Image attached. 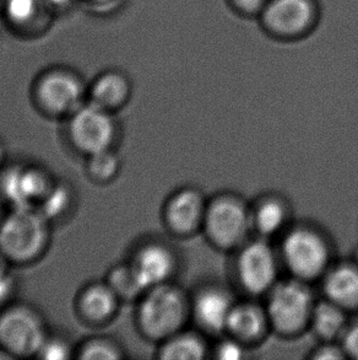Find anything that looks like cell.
<instances>
[{"label": "cell", "instance_id": "cell-19", "mask_svg": "<svg viewBox=\"0 0 358 360\" xmlns=\"http://www.w3.org/2000/svg\"><path fill=\"white\" fill-rule=\"evenodd\" d=\"M205 356V346L198 337L177 335L161 348L160 356L167 360H199Z\"/></svg>", "mask_w": 358, "mask_h": 360}, {"label": "cell", "instance_id": "cell-3", "mask_svg": "<svg viewBox=\"0 0 358 360\" xmlns=\"http://www.w3.org/2000/svg\"><path fill=\"white\" fill-rule=\"evenodd\" d=\"M320 18L317 0H269L259 19L275 39L295 41L315 29Z\"/></svg>", "mask_w": 358, "mask_h": 360}, {"label": "cell", "instance_id": "cell-8", "mask_svg": "<svg viewBox=\"0 0 358 360\" xmlns=\"http://www.w3.org/2000/svg\"><path fill=\"white\" fill-rule=\"evenodd\" d=\"M252 224L246 207L236 200L223 198L206 208L204 225L210 239L223 248L242 241Z\"/></svg>", "mask_w": 358, "mask_h": 360}, {"label": "cell", "instance_id": "cell-22", "mask_svg": "<svg viewBox=\"0 0 358 360\" xmlns=\"http://www.w3.org/2000/svg\"><path fill=\"white\" fill-rule=\"evenodd\" d=\"M258 231L264 236H272L280 231L286 221V210L279 200H269L258 207L252 218Z\"/></svg>", "mask_w": 358, "mask_h": 360}, {"label": "cell", "instance_id": "cell-16", "mask_svg": "<svg viewBox=\"0 0 358 360\" xmlns=\"http://www.w3.org/2000/svg\"><path fill=\"white\" fill-rule=\"evenodd\" d=\"M131 95V85L124 75L119 73H106L97 79L91 90V103L105 108L107 111H114L121 108Z\"/></svg>", "mask_w": 358, "mask_h": 360}, {"label": "cell", "instance_id": "cell-10", "mask_svg": "<svg viewBox=\"0 0 358 360\" xmlns=\"http://www.w3.org/2000/svg\"><path fill=\"white\" fill-rule=\"evenodd\" d=\"M36 95L39 105L51 115H73L83 100V85L75 75L52 72L39 80Z\"/></svg>", "mask_w": 358, "mask_h": 360}, {"label": "cell", "instance_id": "cell-21", "mask_svg": "<svg viewBox=\"0 0 358 360\" xmlns=\"http://www.w3.org/2000/svg\"><path fill=\"white\" fill-rule=\"evenodd\" d=\"M312 321L317 333L325 338H331L339 332L343 331L345 326V316L340 310L338 304L323 302L313 309Z\"/></svg>", "mask_w": 358, "mask_h": 360}, {"label": "cell", "instance_id": "cell-28", "mask_svg": "<svg viewBox=\"0 0 358 360\" xmlns=\"http://www.w3.org/2000/svg\"><path fill=\"white\" fill-rule=\"evenodd\" d=\"M236 13L242 16H260L269 0H228Z\"/></svg>", "mask_w": 358, "mask_h": 360}, {"label": "cell", "instance_id": "cell-32", "mask_svg": "<svg viewBox=\"0 0 358 360\" xmlns=\"http://www.w3.org/2000/svg\"><path fill=\"white\" fill-rule=\"evenodd\" d=\"M314 358L315 359H341V358H344V354H343V352L335 347H325V348L318 349Z\"/></svg>", "mask_w": 358, "mask_h": 360}, {"label": "cell", "instance_id": "cell-12", "mask_svg": "<svg viewBox=\"0 0 358 360\" xmlns=\"http://www.w3.org/2000/svg\"><path fill=\"white\" fill-rule=\"evenodd\" d=\"M131 264L147 292L151 288L167 282L175 268V257L164 245L150 243L140 248Z\"/></svg>", "mask_w": 358, "mask_h": 360}, {"label": "cell", "instance_id": "cell-35", "mask_svg": "<svg viewBox=\"0 0 358 360\" xmlns=\"http://www.w3.org/2000/svg\"><path fill=\"white\" fill-rule=\"evenodd\" d=\"M4 1L5 0H0V8H1V6L4 8Z\"/></svg>", "mask_w": 358, "mask_h": 360}, {"label": "cell", "instance_id": "cell-20", "mask_svg": "<svg viewBox=\"0 0 358 360\" xmlns=\"http://www.w3.org/2000/svg\"><path fill=\"white\" fill-rule=\"evenodd\" d=\"M107 283L116 292L119 299L131 300L145 292V289L141 285L135 271L129 264H118L112 268L108 273Z\"/></svg>", "mask_w": 358, "mask_h": 360}, {"label": "cell", "instance_id": "cell-2", "mask_svg": "<svg viewBox=\"0 0 358 360\" xmlns=\"http://www.w3.org/2000/svg\"><path fill=\"white\" fill-rule=\"evenodd\" d=\"M187 302L177 288L161 284L151 288L142 297L138 322L145 336L152 340H166L175 336L183 325Z\"/></svg>", "mask_w": 358, "mask_h": 360}, {"label": "cell", "instance_id": "cell-15", "mask_svg": "<svg viewBox=\"0 0 358 360\" xmlns=\"http://www.w3.org/2000/svg\"><path fill=\"white\" fill-rule=\"evenodd\" d=\"M233 304L227 292L221 289H208L199 294L194 311L201 326L210 331H220L227 327Z\"/></svg>", "mask_w": 358, "mask_h": 360}, {"label": "cell", "instance_id": "cell-30", "mask_svg": "<svg viewBox=\"0 0 358 360\" xmlns=\"http://www.w3.org/2000/svg\"><path fill=\"white\" fill-rule=\"evenodd\" d=\"M243 348L233 340L225 341L218 346V356L223 360H238L243 358Z\"/></svg>", "mask_w": 358, "mask_h": 360}, {"label": "cell", "instance_id": "cell-5", "mask_svg": "<svg viewBox=\"0 0 358 360\" xmlns=\"http://www.w3.org/2000/svg\"><path fill=\"white\" fill-rule=\"evenodd\" d=\"M116 122L111 112L90 103L72 115L69 136L74 146L86 155L111 149L116 138Z\"/></svg>", "mask_w": 358, "mask_h": 360}, {"label": "cell", "instance_id": "cell-34", "mask_svg": "<svg viewBox=\"0 0 358 360\" xmlns=\"http://www.w3.org/2000/svg\"><path fill=\"white\" fill-rule=\"evenodd\" d=\"M3 159H4V148H3L1 143H0V162L3 161Z\"/></svg>", "mask_w": 358, "mask_h": 360}, {"label": "cell", "instance_id": "cell-31", "mask_svg": "<svg viewBox=\"0 0 358 360\" xmlns=\"http://www.w3.org/2000/svg\"><path fill=\"white\" fill-rule=\"evenodd\" d=\"M345 351L349 353L350 356L358 359V325L352 327L347 335L345 337Z\"/></svg>", "mask_w": 358, "mask_h": 360}, {"label": "cell", "instance_id": "cell-24", "mask_svg": "<svg viewBox=\"0 0 358 360\" xmlns=\"http://www.w3.org/2000/svg\"><path fill=\"white\" fill-rule=\"evenodd\" d=\"M79 359L83 360H117L123 358V352L116 342L110 338H92L80 349Z\"/></svg>", "mask_w": 358, "mask_h": 360}, {"label": "cell", "instance_id": "cell-29", "mask_svg": "<svg viewBox=\"0 0 358 360\" xmlns=\"http://www.w3.org/2000/svg\"><path fill=\"white\" fill-rule=\"evenodd\" d=\"M6 259L8 258L0 252V302H4L14 289V279L6 268Z\"/></svg>", "mask_w": 358, "mask_h": 360}, {"label": "cell", "instance_id": "cell-23", "mask_svg": "<svg viewBox=\"0 0 358 360\" xmlns=\"http://www.w3.org/2000/svg\"><path fill=\"white\" fill-rule=\"evenodd\" d=\"M119 159L111 149L88 155V172L95 180L101 182L112 180L119 170Z\"/></svg>", "mask_w": 358, "mask_h": 360}, {"label": "cell", "instance_id": "cell-36", "mask_svg": "<svg viewBox=\"0 0 358 360\" xmlns=\"http://www.w3.org/2000/svg\"><path fill=\"white\" fill-rule=\"evenodd\" d=\"M96 1H107V0H96Z\"/></svg>", "mask_w": 358, "mask_h": 360}, {"label": "cell", "instance_id": "cell-11", "mask_svg": "<svg viewBox=\"0 0 358 360\" xmlns=\"http://www.w3.org/2000/svg\"><path fill=\"white\" fill-rule=\"evenodd\" d=\"M54 185L48 176L39 169L15 167L1 180V191L15 208H34L41 205Z\"/></svg>", "mask_w": 358, "mask_h": 360}, {"label": "cell", "instance_id": "cell-37", "mask_svg": "<svg viewBox=\"0 0 358 360\" xmlns=\"http://www.w3.org/2000/svg\"><path fill=\"white\" fill-rule=\"evenodd\" d=\"M357 262H358V252H357Z\"/></svg>", "mask_w": 358, "mask_h": 360}, {"label": "cell", "instance_id": "cell-33", "mask_svg": "<svg viewBox=\"0 0 358 360\" xmlns=\"http://www.w3.org/2000/svg\"><path fill=\"white\" fill-rule=\"evenodd\" d=\"M47 1L55 8H64V6H68L72 0H47Z\"/></svg>", "mask_w": 358, "mask_h": 360}, {"label": "cell", "instance_id": "cell-4", "mask_svg": "<svg viewBox=\"0 0 358 360\" xmlns=\"http://www.w3.org/2000/svg\"><path fill=\"white\" fill-rule=\"evenodd\" d=\"M47 337L42 317L31 307L15 305L0 315V346L15 358L37 356Z\"/></svg>", "mask_w": 358, "mask_h": 360}, {"label": "cell", "instance_id": "cell-25", "mask_svg": "<svg viewBox=\"0 0 358 360\" xmlns=\"http://www.w3.org/2000/svg\"><path fill=\"white\" fill-rule=\"evenodd\" d=\"M70 205V193L68 188L64 186H54L53 190L49 192L47 197L39 205V212L44 215V218H55L63 214L65 210Z\"/></svg>", "mask_w": 358, "mask_h": 360}, {"label": "cell", "instance_id": "cell-13", "mask_svg": "<svg viewBox=\"0 0 358 360\" xmlns=\"http://www.w3.org/2000/svg\"><path fill=\"white\" fill-rule=\"evenodd\" d=\"M206 208L198 191L183 190L171 198L166 208V218L175 231L189 233L204 223Z\"/></svg>", "mask_w": 358, "mask_h": 360}, {"label": "cell", "instance_id": "cell-27", "mask_svg": "<svg viewBox=\"0 0 358 360\" xmlns=\"http://www.w3.org/2000/svg\"><path fill=\"white\" fill-rule=\"evenodd\" d=\"M73 356L72 349L67 342L60 338H49L44 341V346L39 349V358L47 360H65Z\"/></svg>", "mask_w": 358, "mask_h": 360}, {"label": "cell", "instance_id": "cell-1", "mask_svg": "<svg viewBox=\"0 0 358 360\" xmlns=\"http://www.w3.org/2000/svg\"><path fill=\"white\" fill-rule=\"evenodd\" d=\"M47 219L34 208H15L0 224V252L15 263H29L44 253Z\"/></svg>", "mask_w": 358, "mask_h": 360}, {"label": "cell", "instance_id": "cell-14", "mask_svg": "<svg viewBox=\"0 0 358 360\" xmlns=\"http://www.w3.org/2000/svg\"><path fill=\"white\" fill-rule=\"evenodd\" d=\"M119 300L108 283H93L80 294L79 310L85 320L103 323L116 315Z\"/></svg>", "mask_w": 358, "mask_h": 360}, {"label": "cell", "instance_id": "cell-18", "mask_svg": "<svg viewBox=\"0 0 358 360\" xmlns=\"http://www.w3.org/2000/svg\"><path fill=\"white\" fill-rule=\"evenodd\" d=\"M265 315L257 307L233 305L226 328L241 340H256L265 330Z\"/></svg>", "mask_w": 358, "mask_h": 360}, {"label": "cell", "instance_id": "cell-6", "mask_svg": "<svg viewBox=\"0 0 358 360\" xmlns=\"http://www.w3.org/2000/svg\"><path fill=\"white\" fill-rule=\"evenodd\" d=\"M313 297L303 283L289 281L271 290L267 315L281 332H296L312 319Z\"/></svg>", "mask_w": 358, "mask_h": 360}, {"label": "cell", "instance_id": "cell-17", "mask_svg": "<svg viewBox=\"0 0 358 360\" xmlns=\"http://www.w3.org/2000/svg\"><path fill=\"white\" fill-rule=\"evenodd\" d=\"M325 292L331 302L341 307L358 304V267L336 268L328 274L324 283Z\"/></svg>", "mask_w": 358, "mask_h": 360}, {"label": "cell", "instance_id": "cell-9", "mask_svg": "<svg viewBox=\"0 0 358 360\" xmlns=\"http://www.w3.org/2000/svg\"><path fill=\"white\" fill-rule=\"evenodd\" d=\"M237 271L239 281L248 292H267L275 282L277 273L275 253L265 241H253L239 255Z\"/></svg>", "mask_w": 358, "mask_h": 360}, {"label": "cell", "instance_id": "cell-26", "mask_svg": "<svg viewBox=\"0 0 358 360\" xmlns=\"http://www.w3.org/2000/svg\"><path fill=\"white\" fill-rule=\"evenodd\" d=\"M39 8V0H5L8 19L15 25H25L34 19Z\"/></svg>", "mask_w": 358, "mask_h": 360}, {"label": "cell", "instance_id": "cell-7", "mask_svg": "<svg viewBox=\"0 0 358 360\" xmlns=\"http://www.w3.org/2000/svg\"><path fill=\"white\" fill-rule=\"evenodd\" d=\"M284 257L292 272L307 279L324 271L329 250L319 235L308 229H296L284 243Z\"/></svg>", "mask_w": 358, "mask_h": 360}]
</instances>
